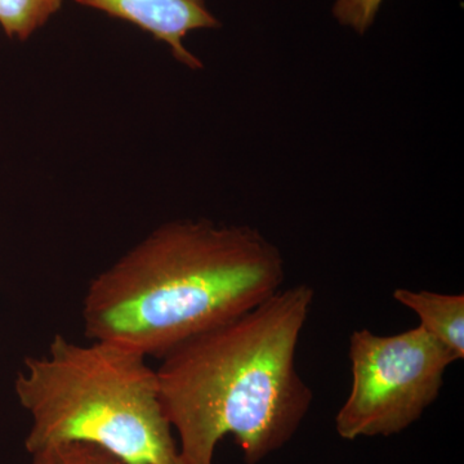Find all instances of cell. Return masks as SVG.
Listing matches in <instances>:
<instances>
[{"instance_id": "obj_9", "label": "cell", "mask_w": 464, "mask_h": 464, "mask_svg": "<svg viewBox=\"0 0 464 464\" xmlns=\"http://www.w3.org/2000/svg\"><path fill=\"white\" fill-rule=\"evenodd\" d=\"M383 0H335L333 14L341 25L365 34L373 25Z\"/></svg>"}, {"instance_id": "obj_4", "label": "cell", "mask_w": 464, "mask_h": 464, "mask_svg": "<svg viewBox=\"0 0 464 464\" xmlns=\"http://www.w3.org/2000/svg\"><path fill=\"white\" fill-rule=\"evenodd\" d=\"M348 357L353 384L334 420L347 441L405 431L436 401L447 369L458 362L420 325L395 335L359 329L351 334Z\"/></svg>"}, {"instance_id": "obj_8", "label": "cell", "mask_w": 464, "mask_h": 464, "mask_svg": "<svg viewBox=\"0 0 464 464\" xmlns=\"http://www.w3.org/2000/svg\"><path fill=\"white\" fill-rule=\"evenodd\" d=\"M32 464H125L105 449L85 442H66L34 451Z\"/></svg>"}, {"instance_id": "obj_5", "label": "cell", "mask_w": 464, "mask_h": 464, "mask_svg": "<svg viewBox=\"0 0 464 464\" xmlns=\"http://www.w3.org/2000/svg\"><path fill=\"white\" fill-rule=\"evenodd\" d=\"M79 5L99 9L151 34L169 45L174 58L188 69L199 70L203 63L186 50L183 39L200 29L221 25L207 7V0H76Z\"/></svg>"}, {"instance_id": "obj_6", "label": "cell", "mask_w": 464, "mask_h": 464, "mask_svg": "<svg viewBox=\"0 0 464 464\" xmlns=\"http://www.w3.org/2000/svg\"><path fill=\"white\" fill-rule=\"evenodd\" d=\"M393 299L420 317L424 331L464 359V295H442L430 290L395 289Z\"/></svg>"}, {"instance_id": "obj_3", "label": "cell", "mask_w": 464, "mask_h": 464, "mask_svg": "<svg viewBox=\"0 0 464 464\" xmlns=\"http://www.w3.org/2000/svg\"><path fill=\"white\" fill-rule=\"evenodd\" d=\"M16 393L29 411V454L66 442L108 450L125 464H167L179 456L146 357L106 342L74 343L57 334L27 357Z\"/></svg>"}, {"instance_id": "obj_7", "label": "cell", "mask_w": 464, "mask_h": 464, "mask_svg": "<svg viewBox=\"0 0 464 464\" xmlns=\"http://www.w3.org/2000/svg\"><path fill=\"white\" fill-rule=\"evenodd\" d=\"M63 0H0V26L8 38L26 41L63 5Z\"/></svg>"}, {"instance_id": "obj_10", "label": "cell", "mask_w": 464, "mask_h": 464, "mask_svg": "<svg viewBox=\"0 0 464 464\" xmlns=\"http://www.w3.org/2000/svg\"><path fill=\"white\" fill-rule=\"evenodd\" d=\"M167 464H186L185 462H183L182 460V458L179 457V456H177L176 458H174V459L172 460V462H169V463H167Z\"/></svg>"}, {"instance_id": "obj_1", "label": "cell", "mask_w": 464, "mask_h": 464, "mask_svg": "<svg viewBox=\"0 0 464 464\" xmlns=\"http://www.w3.org/2000/svg\"><path fill=\"white\" fill-rule=\"evenodd\" d=\"M314 298L307 284L282 288L161 357L159 399L183 462L213 464L232 436L259 464L295 438L314 400L295 362Z\"/></svg>"}, {"instance_id": "obj_2", "label": "cell", "mask_w": 464, "mask_h": 464, "mask_svg": "<svg viewBox=\"0 0 464 464\" xmlns=\"http://www.w3.org/2000/svg\"><path fill=\"white\" fill-rule=\"evenodd\" d=\"M284 282L282 253L256 228L170 222L92 280L82 307L84 333L161 359L258 306Z\"/></svg>"}]
</instances>
